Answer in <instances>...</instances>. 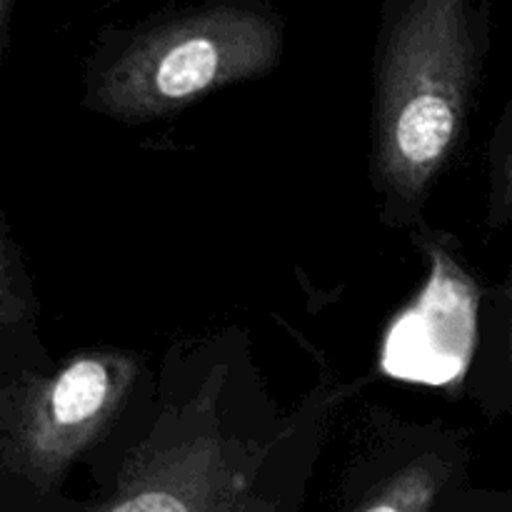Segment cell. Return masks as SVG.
Here are the masks:
<instances>
[{
  "label": "cell",
  "mask_w": 512,
  "mask_h": 512,
  "mask_svg": "<svg viewBox=\"0 0 512 512\" xmlns=\"http://www.w3.org/2000/svg\"><path fill=\"white\" fill-rule=\"evenodd\" d=\"M475 78L460 0H413L383 53L375 170L395 198L418 200L458 145Z\"/></svg>",
  "instance_id": "1"
},
{
  "label": "cell",
  "mask_w": 512,
  "mask_h": 512,
  "mask_svg": "<svg viewBox=\"0 0 512 512\" xmlns=\"http://www.w3.org/2000/svg\"><path fill=\"white\" fill-rule=\"evenodd\" d=\"M283 28L270 13L235 5L200 10L135 38L95 80L90 105L110 118H165L225 85L275 68Z\"/></svg>",
  "instance_id": "2"
},
{
  "label": "cell",
  "mask_w": 512,
  "mask_h": 512,
  "mask_svg": "<svg viewBox=\"0 0 512 512\" xmlns=\"http://www.w3.org/2000/svg\"><path fill=\"white\" fill-rule=\"evenodd\" d=\"M140 360L90 350L48 378H25L0 395V453L38 488H50L120 415Z\"/></svg>",
  "instance_id": "3"
},
{
  "label": "cell",
  "mask_w": 512,
  "mask_h": 512,
  "mask_svg": "<svg viewBox=\"0 0 512 512\" xmlns=\"http://www.w3.org/2000/svg\"><path fill=\"white\" fill-rule=\"evenodd\" d=\"M123 493L100 512H223L240 488L223 443L210 435L145 445Z\"/></svg>",
  "instance_id": "4"
},
{
  "label": "cell",
  "mask_w": 512,
  "mask_h": 512,
  "mask_svg": "<svg viewBox=\"0 0 512 512\" xmlns=\"http://www.w3.org/2000/svg\"><path fill=\"white\" fill-rule=\"evenodd\" d=\"M448 478V468L438 458H423L393 475L388 485L360 512H428Z\"/></svg>",
  "instance_id": "5"
},
{
  "label": "cell",
  "mask_w": 512,
  "mask_h": 512,
  "mask_svg": "<svg viewBox=\"0 0 512 512\" xmlns=\"http://www.w3.org/2000/svg\"><path fill=\"white\" fill-rule=\"evenodd\" d=\"M25 315V300L15 290L13 268H10L8 245L0 235V325L15 323Z\"/></svg>",
  "instance_id": "6"
},
{
  "label": "cell",
  "mask_w": 512,
  "mask_h": 512,
  "mask_svg": "<svg viewBox=\"0 0 512 512\" xmlns=\"http://www.w3.org/2000/svg\"><path fill=\"white\" fill-rule=\"evenodd\" d=\"M512 218V148L505 160L503 178H500V193L495 195V208H493V223L498 220H510Z\"/></svg>",
  "instance_id": "7"
},
{
  "label": "cell",
  "mask_w": 512,
  "mask_h": 512,
  "mask_svg": "<svg viewBox=\"0 0 512 512\" xmlns=\"http://www.w3.org/2000/svg\"><path fill=\"white\" fill-rule=\"evenodd\" d=\"M13 3L15 0H0V38H3L5 28H8L10 13H13Z\"/></svg>",
  "instance_id": "8"
},
{
  "label": "cell",
  "mask_w": 512,
  "mask_h": 512,
  "mask_svg": "<svg viewBox=\"0 0 512 512\" xmlns=\"http://www.w3.org/2000/svg\"><path fill=\"white\" fill-rule=\"evenodd\" d=\"M508 355L512 358V298H510V320H508Z\"/></svg>",
  "instance_id": "9"
}]
</instances>
